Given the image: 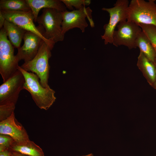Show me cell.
Listing matches in <instances>:
<instances>
[{
	"label": "cell",
	"instance_id": "27",
	"mask_svg": "<svg viewBox=\"0 0 156 156\" xmlns=\"http://www.w3.org/2000/svg\"><path fill=\"white\" fill-rule=\"evenodd\" d=\"M94 156L93 154L92 153H90L87 155H83L81 156Z\"/></svg>",
	"mask_w": 156,
	"mask_h": 156
},
{
	"label": "cell",
	"instance_id": "26",
	"mask_svg": "<svg viewBox=\"0 0 156 156\" xmlns=\"http://www.w3.org/2000/svg\"><path fill=\"white\" fill-rule=\"evenodd\" d=\"M155 64V78L154 79V81L152 84V85L151 86L154 89L156 90V64Z\"/></svg>",
	"mask_w": 156,
	"mask_h": 156
},
{
	"label": "cell",
	"instance_id": "2",
	"mask_svg": "<svg viewBox=\"0 0 156 156\" xmlns=\"http://www.w3.org/2000/svg\"><path fill=\"white\" fill-rule=\"evenodd\" d=\"M52 49L43 41L35 57L30 61L25 62L20 66L24 70L36 74L39 77L41 85L46 88L49 87L48 84L50 68L49 61L51 56Z\"/></svg>",
	"mask_w": 156,
	"mask_h": 156
},
{
	"label": "cell",
	"instance_id": "10",
	"mask_svg": "<svg viewBox=\"0 0 156 156\" xmlns=\"http://www.w3.org/2000/svg\"><path fill=\"white\" fill-rule=\"evenodd\" d=\"M113 36V43L115 46L124 45L129 49L136 48L135 41L142 30L139 25L126 21L120 22L117 26Z\"/></svg>",
	"mask_w": 156,
	"mask_h": 156
},
{
	"label": "cell",
	"instance_id": "17",
	"mask_svg": "<svg viewBox=\"0 0 156 156\" xmlns=\"http://www.w3.org/2000/svg\"><path fill=\"white\" fill-rule=\"evenodd\" d=\"M136 46L138 47L142 52L150 61L155 64L156 59V53L151 42L142 30L138 34L135 41Z\"/></svg>",
	"mask_w": 156,
	"mask_h": 156
},
{
	"label": "cell",
	"instance_id": "4",
	"mask_svg": "<svg viewBox=\"0 0 156 156\" xmlns=\"http://www.w3.org/2000/svg\"><path fill=\"white\" fill-rule=\"evenodd\" d=\"M155 0H132L127 10V20L138 25H151L156 27Z\"/></svg>",
	"mask_w": 156,
	"mask_h": 156
},
{
	"label": "cell",
	"instance_id": "8",
	"mask_svg": "<svg viewBox=\"0 0 156 156\" xmlns=\"http://www.w3.org/2000/svg\"><path fill=\"white\" fill-rule=\"evenodd\" d=\"M5 19L27 31L32 32L40 37L51 48L55 43L47 39L34 23V18L31 10L27 12L10 11L0 10Z\"/></svg>",
	"mask_w": 156,
	"mask_h": 156
},
{
	"label": "cell",
	"instance_id": "24",
	"mask_svg": "<svg viewBox=\"0 0 156 156\" xmlns=\"http://www.w3.org/2000/svg\"><path fill=\"white\" fill-rule=\"evenodd\" d=\"M0 156H11V153L8 150L0 152Z\"/></svg>",
	"mask_w": 156,
	"mask_h": 156
},
{
	"label": "cell",
	"instance_id": "15",
	"mask_svg": "<svg viewBox=\"0 0 156 156\" xmlns=\"http://www.w3.org/2000/svg\"><path fill=\"white\" fill-rule=\"evenodd\" d=\"M3 27L11 44L14 47L19 49L21 47L22 40L27 31L6 20Z\"/></svg>",
	"mask_w": 156,
	"mask_h": 156
},
{
	"label": "cell",
	"instance_id": "19",
	"mask_svg": "<svg viewBox=\"0 0 156 156\" xmlns=\"http://www.w3.org/2000/svg\"><path fill=\"white\" fill-rule=\"evenodd\" d=\"M139 25L150 40L156 53V27L151 25L139 24ZM154 64H156V59Z\"/></svg>",
	"mask_w": 156,
	"mask_h": 156
},
{
	"label": "cell",
	"instance_id": "11",
	"mask_svg": "<svg viewBox=\"0 0 156 156\" xmlns=\"http://www.w3.org/2000/svg\"><path fill=\"white\" fill-rule=\"evenodd\" d=\"M23 40V44L18 49L16 56L19 61L23 60L26 62L35 57L44 41L38 35L27 31L24 34Z\"/></svg>",
	"mask_w": 156,
	"mask_h": 156
},
{
	"label": "cell",
	"instance_id": "9",
	"mask_svg": "<svg viewBox=\"0 0 156 156\" xmlns=\"http://www.w3.org/2000/svg\"><path fill=\"white\" fill-rule=\"evenodd\" d=\"M24 77L18 69L0 86V105H16L21 91L24 89Z\"/></svg>",
	"mask_w": 156,
	"mask_h": 156
},
{
	"label": "cell",
	"instance_id": "23",
	"mask_svg": "<svg viewBox=\"0 0 156 156\" xmlns=\"http://www.w3.org/2000/svg\"><path fill=\"white\" fill-rule=\"evenodd\" d=\"M5 19L0 12V29H1L3 27Z\"/></svg>",
	"mask_w": 156,
	"mask_h": 156
},
{
	"label": "cell",
	"instance_id": "6",
	"mask_svg": "<svg viewBox=\"0 0 156 156\" xmlns=\"http://www.w3.org/2000/svg\"><path fill=\"white\" fill-rule=\"evenodd\" d=\"M129 4L128 0H118L113 7L102 8V10L108 12L109 16L108 23L103 26L104 33L101 36L105 45L113 43V36L116 27L120 22L127 20Z\"/></svg>",
	"mask_w": 156,
	"mask_h": 156
},
{
	"label": "cell",
	"instance_id": "25",
	"mask_svg": "<svg viewBox=\"0 0 156 156\" xmlns=\"http://www.w3.org/2000/svg\"><path fill=\"white\" fill-rule=\"evenodd\" d=\"M10 153L11 156H30L27 155L17 152H10Z\"/></svg>",
	"mask_w": 156,
	"mask_h": 156
},
{
	"label": "cell",
	"instance_id": "21",
	"mask_svg": "<svg viewBox=\"0 0 156 156\" xmlns=\"http://www.w3.org/2000/svg\"><path fill=\"white\" fill-rule=\"evenodd\" d=\"M15 105L6 104L0 105V121L4 120L10 117L14 112Z\"/></svg>",
	"mask_w": 156,
	"mask_h": 156
},
{
	"label": "cell",
	"instance_id": "3",
	"mask_svg": "<svg viewBox=\"0 0 156 156\" xmlns=\"http://www.w3.org/2000/svg\"><path fill=\"white\" fill-rule=\"evenodd\" d=\"M62 11L53 8H44L38 16L36 22L44 29V36L47 40L55 43L63 40L65 34L62 31Z\"/></svg>",
	"mask_w": 156,
	"mask_h": 156
},
{
	"label": "cell",
	"instance_id": "20",
	"mask_svg": "<svg viewBox=\"0 0 156 156\" xmlns=\"http://www.w3.org/2000/svg\"><path fill=\"white\" fill-rule=\"evenodd\" d=\"M65 5L66 8L72 11L75 8L76 10H79L85 6H88L90 4L91 1L90 0H61Z\"/></svg>",
	"mask_w": 156,
	"mask_h": 156
},
{
	"label": "cell",
	"instance_id": "16",
	"mask_svg": "<svg viewBox=\"0 0 156 156\" xmlns=\"http://www.w3.org/2000/svg\"><path fill=\"white\" fill-rule=\"evenodd\" d=\"M137 65L147 82L151 86L155 77V67L154 64L140 51L138 57Z\"/></svg>",
	"mask_w": 156,
	"mask_h": 156
},
{
	"label": "cell",
	"instance_id": "13",
	"mask_svg": "<svg viewBox=\"0 0 156 156\" xmlns=\"http://www.w3.org/2000/svg\"><path fill=\"white\" fill-rule=\"evenodd\" d=\"M31 8L34 18V22H36L39 12L41 9L53 8L62 12L67 10L64 4L61 0H26Z\"/></svg>",
	"mask_w": 156,
	"mask_h": 156
},
{
	"label": "cell",
	"instance_id": "5",
	"mask_svg": "<svg viewBox=\"0 0 156 156\" xmlns=\"http://www.w3.org/2000/svg\"><path fill=\"white\" fill-rule=\"evenodd\" d=\"M3 27L0 31V74L3 82L11 77L18 70L19 62L14 54V48L8 39Z\"/></svg>",
	"mask_w": 156,
	"mask_h": 156
},
{
	"label": "cell",
	"instance_id": "22",
	"mask_svg": "<svg viewBox=\"0 0 156 156\" xmlns=\"http://www.w3.org/2000/svg\"><path fill=\"white\" fill-rule=\"evenodd\" d=\"M15 141L8 135L0 134V152L8 150Z\"/></svg>",
	"mask_w": 156,
	"mask_h": 156
},
{
	"label": "cell",
	"instance_id": "18",
	"mask_svg": "<svg viewBox=\"0 0 156 156\" xmlns=\"http://www.w3.org/2000/svg\"><path fill=\"white\" fill-rule=\"evenodd\" d=\"M0 10L27 12L31 10L26 0H1Z\"/></svg>",
	"mask_w": 156,
	"mask_h": 156
},
{
	"label": "cell",
	"instance_id": "28",
	"mask_svg": "<svg viewBox=\"0 0 156 156\" xmlns=\"http://www.w3.org/2000/svg\"><path fill=\"white\" fill-rule=\"evenodd\" d=\"M155 156H156V155Z\"/></svg>",
	"mask_w": 156,
	"mask_h": 156
},
{
	"label": "cell",
	"instance_id": "1",
	"mask_svg": "<svg viewBox=\"0 0 156 156\" xmlns=\"http://www.w3.org/2000/svg\"><path fill=\"white\" fill-rule=\"evenodd\" d=\"M18 69L25 79L24 89L30 94L37 106L40 109L48 110L55 101V91L50 87L44 88L41 84L39 78L35 73L26 71L20 66Z\"/></svg>",
	"mask_w": 156,
	"mask_h": 156
},
{
	"label": "cell",
	"instance_id": "7",
	"mask_svg": "<svg viewBox=\"0 0 156 156\" xmlns=\"http://www.w3.org/2000/svg\"><path fill=\"white\" fill-rule=\"evenodd\" d=\"M92 10L90 7L86 8L85 6L79 10L62 12L63 33L65 34L70 30L75 28L79 29L82 32H84L86 28L88 26L86 18L89 22L91 27H94V23L92 18Z\"/></svg>",
	"mask_w": 156,
	"mask_h": 156
},
{
	"label": "cell",
	"instance_id": "14",
	"mask_svg": "<svg viewBox=\"0 0 156 156\" xmlns=\"http://www.w3.org/2000/svg\"><path fill=\"white\" fill-rule=\"evenodd\" d=\"M10 152L20 153L30 156H44L42 148L30 140L14 142L8 150Z\"/></svg>",
	"mask_w": 156,
	"mask_h": 156
},
{
	"label": "cell",
	"instance_id": "12",
	"mask_svg": "<svg viewBox=\"0 0 156 156\" xmlns=\"http://www.w3.org/2000/svg\"><path fill=\"white\" fill-rule=\"evenodd\" d=\"M0 134L8 135L16 142L30 140L25 128L15 118L14 112L8 118L0 122Z\"/></svg>",
	"mask_w": 156,
	"mask_h": 156
}]
</instances>
